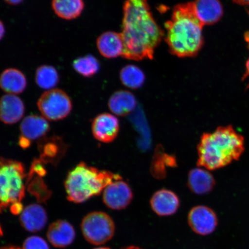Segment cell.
I'll use <instances>...</instances> for the list:
<instances>
[{
	"mask_svg": "<svg viewBox=\"0 0 249 249\" xmlns=\"http://www.w3.org/2000/svg\"><path fill=\"white\" fill-rule=\"evenodd\" d=\"M123 57L142 61L154 58L164 33L156 22L147 0H125L123 7Z\"/></svg>",
	"mask_w": 249,
	"mask_h": 249,
	"instance_id": "obj_1",
	"label": "cell"
},
{
	"mask_svg": "<svg viewBox=\"0 0 249 249\" xmlns=\"http://www.w3.org/2000/svg\"><path fill=\"white\" fill-rule=\"evenodd\" d=\"M204 26L196 15L194 2L176 5L171 19L165 23V40L171 53L179 58L197 55L204 45Z\"/></svg>",
	"mask_w": 249,
	"mask_h": 249,
	"instance_id": "obj_2",
	"label": "cell"
},
{
	"mask_svg": "<svg viewBox=\"0 0 249 249\" xmlns=\"http://www.w3.org/2000/svg\"><path fill=\"white\" fill-rule=\"evenodd\" d=\"M245 151V140L231 125L220 126L204 133L197 146L199 167L208 170L221 169L238 160Z\"/></svg>",
	"mask_w": 249,
	"mask_h": 249,
	"instance_id": "obj_3",
	"label": "cell"
},
{
	"mask_svg": "<svg viewBox=\"0 0 249 249\" xmlns=\"http://www.w3.org/2000/svg\"><path fill=\"white\" fill-rule=\"evenodd\" d=\"M122 179L110 171L99 170L81 162L68 174L65 187L68 200L82 203L95 196L100 195L108 185Z\"/></svg>",
	"mask_w": 249,
	"mask_h": 249,
	"instance_id": "obj_4",
	"label": "cell"
},
{
	"mask_svg": "<svg viewBox=\"0 0 249 249\" xmlns=\"http://www.w3.org/2000/svg\"><path fill=\"white\" fill-rule=\"evenodd\" d=\"M26 177L22 163L0 157V213L21 203L25 196Z\"/></svg>",
	"mask_w": 249,
	"mask_h": 249,
	"instance_id": "obj_5",
	"label": "cell"
},
{
	"mask_svg": "<svg viewBox=\"0 0 249 249\" xmlns=\"http://www.w3.org/2000/svg\"><path fill=\"white\" fill-rule=\"evenodd\" d=\"M84 237L89 244L104 245L113 238L116 226L113 219L104 212L87 214L81 223Z\"/></svg>",
	"mask_w": 249,
	"mask_h": 249,
	"instance_id": "obj_6",
	"label": "cell"
},
{
	"mask_svg": "<svg viewBox=\"0 0 249 249\" xmlns=\"http://www.w3.org/2000/svg\"><path fill=\"white\" fill-rule=\"evenodd\" d=\"M37 105L43 117L50 121L64 119L72 108L70 96L60 89H50L43 93Z\"/></svg>",
	"mask_w": 249,
	"mask_h": 249,
	"instance_id": "obj_7",
	"label": "cell"
},
{
	"mask_svg": "<svg viewBox=\"0 0 249 249\" xmlns=\"http://www.w3.org/2000/svg\"><path fill=\"white\" fill-rule=\"evenodd\" d=\"M133 198L132 189L122 179L112 182L103 191V201L113 210L125 209L131 203Z\"/></svg>",
	"mask_w": 249,
	"mask_h": 249,
	"instance_id": "obj_8",
	"label": "cell"
},
{
	"mask_svg": "<svg viewBox=\"0 0 249 249\" xmlns=\"http://www.w3.org/2000/svg\"><path fill=\"white\" fill-rule=\"evenodd\" d=\"M188 222L190 227L197 234L208 235L215 230L218 220L216 213L210 208L198 205L190 210Z\"/></svg>",
	"mask_w": 249,
	"mask_h": 249,
	"instance_id": "obj_9",
	"label": "cell"
},
{
	"mask_svg": "<svg viewBox=\"0 0 249 249\" xmlns=\"http://www.w3.org/2000/svg\"><path fill=\"white\" fill-rule=\"evenodd\" d=\"M93 137L104 143L113 142L120 132V122L114 114L102 113L96 116L92 124Z\"/></svg>",
	"mask_w": 249,
	"mask_h": 249,
	"instance_id": "obj_10",
	"label": "cell"
},
{
	"mask_svg": "<svg viewBox=\"0 0 249 249\" xmlns=\"http://www.w3.org/2000/svg\"><path fill=\"white\" fill-rule=\"evenodd\" d=\"M152 211L160 216L173 215L178 210L180 201L175 193L168 189H160L152 195L150 200Z\"/></svg>",
	"mask_w": 249,
	"mask_h": 249,
	"instance_id": "obj_11",
	"label": "cell"
},
{
	"mask_svg": "<svg viewBox=\"0 0 249 249\" xmlns=\"http://www.w3.org/2000/svg\"><path fill=\"white\" fill-rule=\"evenodd\" d=\"M76 237L75 230L66 220H58L50 225L47 238L53 247L65 248L69 247Z\"/></svg>",
	"mask_w": 249,
	"mask_h": 249,
	"instance_id": "obj_12",
	"label": "cell"
},
{
	"mask_svg": "<svg viewBox=\"0 0 249 249\" xmlns=\"http://www.w3.org/2000/svg\"><path fill=\"white\" fill-rule=\"evenodd\" d=\"M20 222L27 231L37 232L45 228L48 222V215L41 205L30 204L24 208L20 213Z\"/></svg>",
	"mask_w": 249,
	"mask_h": 249,
	"instance_id": "obj_13",
	"label": "cell"
},
{
	"mask_svg": "<svg viewBox=\"0 0 249 249\" xmlns=\"http://www.w3.org/2000/svg\"><path fill=\"white\" fill-rule=\"evenodd\" d=\"M24 103L16 95L6 94L0 98V120L6 124H14L24 116Z\"/></svg>",
	"mask_w": 249,
	"mask_h": 249,
	"instance_id": "obj_14",
	"label": "cell"
},
{
	"mask_svg": "<svg viewBox=\"0 0 249 249\" xmlns=\"http://www.w3.org/2000/svg\"><path fill=\"white\" fill-rule=\"evenodd\" d=\"M193 2L196 15L204 26L216 24L222 18L224 9L220 0H195Z\"/></svg>",
	"mask_w": 249,
	"mask_h": 249,
	"instance_id": "obj_15",
	"label": "cell"
},
{
	"mask_svg": "<svg viewBox=\"0 0 249 249\" xmlns=\"http://www.w3.org/2000/svg\"><path fill=\"white\" fill-rule=\"evenodd\" d=\"M96 46L100 54L107 58H115L122 56L124 43L121 33L107 31L99 36Z\"/></svg>",
	"mask_w": 249,
	"mask_h": 249,
	"instance_id": "obj_16",
	"label": "cell"
},
{
	"mask_svg": "<svg viewBox=\"0 0 249 249\" xmlns=\"http://www.w3.org/2000/svg\"><path fill=\"white\" fill-rule=\"evenodd\" d=\"M215 179L209 170L195 168L188 174V186L194 194L204 195L209 194L215 186Z\"/></svg>",
	"mask_w": 249,
	"mask_h": 249,
	"instance_id": "obj_17",
	"label": "cell"
},
{
	"mask_svg": "<svg viewBox=\"0 0 249 249\" xmlns=\"http://www.w3.org/2000/svg\"><path fill=\"white\" fill-rule=\"evenodd\" d=\"M137 105L135 96L126 90H120L110 96L108 108L117 116H127L135 110Z\"/></svg>",
	"mask_w": 249,
	"mask_h": 249,
	"instance_id": "obj_18",
	"label": "cell"
},
{
	"mask_svg": "<svg viewBox=\"0 0 249 249\" xmlns=\"http://www.w3.org/2000/svg\"><path fill=\"white\" fill-rule=\"evenodd\" d=\"M27 85L26 76L16 68H8L0 74V88L8 94L22 93Z\"/></svg>",
	"mask_w": 249,
	"mask_h": 249,
	"instance_id": "obj_19",
	"label": "cell"
},
{
	"mask_svg": "<svg viewBox=\"0 0 249 249\" xmlns=\"http://www.w3.org/2000/svg\"><path fill=\"white\" fill-rule=\"evenodd\" d=\"M21 138L29 141L41 138L49 131L50 126L44 117L31 115L26 117L20 126Z\"/></svg>",
	"mask_w": 249,
	"mask_h": 249,
	"instance_id": "obj_20",
	"label": "cell"
},
{
	"mask_svg": "<svg viewBox=\"0 0 249 249\" xmlns=\"http://www.w3.org/2000/svg\"><path fill=\"white\" fill-rule=\"evenodd\" d=\"M38 144L40 160L45 164L57 163L66 152V146L62 140L57 137L41 140Z\"/></svg>",
	"mask_w": 249,
	"mask_h": 249,
	"instance_id": "obj_21",
	"label": "cell"
},
{
	"mask_svg": "<svg viewBox=\"0 0 249 249\" xmlns=\"http://www.w3.org/2000/svg\"><path fill=\"white\" fill-rule=\"evenodd\" d=\"M84 0H52L54 13L62 19L71 20L79 18L85 9Z\"/></svg>",
	"mask_w": 249,
	"mask_h": 249,
	"instance_id": "obj_22",
	"label": "cell"
},
{
	"mask_svg": "<svg viewBox=\"0 0 249 249\" xmlns=\"http://www.w3.org/2000/svg\"><path fill=\"white\" fill-rule=\"evenodd\" d=\"M120 77L124 86L133 89L141 88L145 81L144 71L134 65L124 67L120 71Z\"/></svg>",
	"mask_w": 249,
	"mask_h": 249,
	"instance_id": "obj_23",
	"label": "cell"
},
{
	"mask_svg": "<svg viewBox=\"0 0 249 249\" xmlns=\"http://www.w3.org/2000/svg\"><path fill=\"white\" fill-rule=\"evenodd\" d=\"M36 82L40 89L50 90L58 85L60 76L57 70L51 65H43L37 68Z\"/></svg>",
	"mask_w": 249,
	"mask_h": 249,
	"instance_id": "obj_24",
	"label": "cell"
},
{
	"mask_svg": "<svg viewBox=\"0 0 249 249\" xmlns=\"http://www.w3.org/2000/svg\"><path fill=\"white\" fill-rule=\"evenodd\" d=\"M72 66L74 71L85 77H91L100 70V63L93 55H86L74 60Z\"/></svg>",
	"mask_w": 249,
	"mask_h": 249,
	"instance_id": "obj_25",
	"label": "cell"
},
{
	"mask_svg": "<svg viewBox=\"0 0 249 249\" xmlns=\"http://www.w3.org/2000/svg\"><path fill=\"white\" fill-rule=\"evenodd\" d=\"M23 249H50L48 243L38 236H31L23 243Z\"/></svg>",
	"mask_w": 249,
	"mask_h": 249,
	"instance_id": "obj_26",
	"label": "cell"
},
{
	"mask_svg": "<svg viewBox=\"0 0 249 249\" xmlns=\"http://www.w3.org/2000/svg\"><path fill=\"white\" fill-rule=\"evenodd\" d=\"M11 208V211L12 213L15 214H20L22 213L23 211V205L21 203H18L12 205Z\"/></svg>",
	"mask_w": 249,
	"mask_h": 249,
	"instance_id": "obj_27",
	"label": "cell"
},
{
	"mask_svg": "<svg viewBox=\"0 0 249 249\" xmlns=\"http://www.w3.org/2000/svg\"><path fill=\"white\" fill-rule=\"evenodd\" d=\"M7 4L11 5H18L22 3L24 0H4Z\"/></svg>",
	"mask_w": 249,
	"mask_h": 249,
	"instance_id": "obj_28",
	"label": "cell"
},
{
	"mask_svg": "<svg viewBox=\"0 0 249 249\" xmlns=\"http://www.w3.org/2000/svg\"><path fill=\"white\" fill-rule=\"evenodd\" d=\"M232 1L235 4L239 5L249 6V0H232Z\"/></svg>",
	"mask_w": 249,
	"mask_h": 249,
	"instance_id": "obj_29",
	"label": "cell"
},
{
	"mask_svg": "<svg viewBox=\"0 0 249 249\" xmlns=\"http://www.w3.org/2000/svg\"><path fill=\"white\" fill-rule=\"evenodd\" d=\"M5 34V28L4 23L0 20V40L4 37Z\"/></svg>",
	"mask_w": 249,
	"mask_h": 249,
	"instance_id": "obj_30",
	"label": "cell"
},
{
	"mask_svg": "<svg viewBox=\"0 0 249 249\" xmlns=\"http://www.w3.org/2000/svg\"><path fill=\"white\" fill-rule=\"evenodd\" d=\"M249 77V58L246 63V72L244 74V77L243 79H247V77Z\"/></svg>",
	"mask_w": 249,
	"mask_h": 249,
	"instance_id": "obj_31",
	"label": "cell"
},
{
	"mask_svg": "<svg viewBox=\"0 0 249 249\" xmlns=\"http://www.w3.org/2000/svg\"><path fill=\"white\" fill-rule=\"evenodd\" d=\"M245 40L246 42L247 43V45L249 49V31H247V32L245 34Z\"/></svg>",
	"mask_w": 249,
	"mask_h": 249,
	"instance_id": "obj_32",
	"label": "cell"
},
{
	"mask_svg": "<svg viewBox=\"0 0 249 249\" xmlns=\"http://www.w3.org/2000/svg\"><path fill=\"white\" fill-rule=\"evenodd\" d=\"M0 249H23L17 247H13V246H8V247H4L0 248Z\"/></svg>",
	"mask_w": 249,
	"mask_h": 249,
	"instance_id": "obj_33",
	"label": "cell"
},
{
	"mask_svg": "<svg viewBox=\"0 0 249 249\" xmlns=\"http://www.w3.org/2000/svg\"><path fill=\"white\" fill-rule=\"evenodd\" d=\"M121 249H142L136 246H128V247H124Z\"/></svg>",
	"mask_w": 249,
	"mask_h": 249,
	"instance_id": "obj_34",
	"label": "cell"
},
{
	"mask_svg": "<svg viewBox=\"0 0 249 249\" xmlns=\"http://www.w3.org/2000/svg\"><path fill=\"white\" fill-rule=\"evenodd\" d=\"M3 235V231L2 229L1 228V225H0V237Z\"/></svg>",
	"mask_w": 249,
	"mask_h": 249,
	"instance_id": "obj_35",
	"label": "cell"
},
{
	"mask_svg": "<svg viewBox=\"0 0 249 249\" xmlns=\"http://www.w3.org/2000/svg\"><path fill=\"white\" fill-rule=\"evenodd\" d=\"M93 249H111L107 248V247H99V248H95Z\"/></svg>",
	"mask_w": 249,
	"mask_h": 249,
	"instance_id": "obj_36",
	"label": "cell"
}]
</instances>
